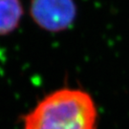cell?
Returning <instances> with one entry per match:
<instances>
[{
	"mask_svg": "<svg viewBox=\"0 0 129 129\" xmlns=\"http://www.w3.org/2000/svg\"><path fill=\"white\" fill-rule=\"evenodd\" d=\"M31 14L40 27L59 31L72 22L75 6L72 0H33Z\"/></svg>",
	"mask_w": 129,
	"mask_h": 129,
	"instance_id": "obj_2",
	"label": "cell"
},
{
	"mask_svg": "<svg viewBox=\"0 0 129 129\" xmlns=\"http://www.w3.org/2000/svg\"><path fill=\"white\" fill-rule=\"evenodd\" d=\"M22 13L19 0H0V36L10 34L18 26Z\"/></svg>",
	"mask_w": 129,
	"mask_h": 129,
	"instance_id": "obj_3",
	"label": "cell"
},
{
	"mask_svg": "<svg viewBox=\"0 0 129 129\" xmlns=\"http://www.w3.org/2000/svg\"><path fill=\"white\" fill-rule=\"evenodd\" d=\"M98 111L85 91L62 88L49 94L24 119V129H97Z\"/></svg>",
	"mask_w": 129,
	"mask_h": 129,
	"instance_id": "obj_1",
	"label": "cell"
}]
</instances>
